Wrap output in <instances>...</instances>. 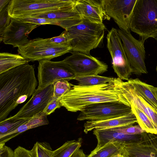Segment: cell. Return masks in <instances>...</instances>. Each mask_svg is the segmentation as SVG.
Masks as SVG:
<instances>
[{"label": "cell", "instance_id": "4dcf8cb0", "mask_svg": "<svg viewBox=\"0 0 157 157\" xmlns=\"http://www.w3.org/2000/svg\"><path fill=\"white\" fill-rule=\"evenodd\" d=\"M35 144L37 157H52L53 151L49 143L36 142Z\"/></svg>", "mask_w": 157, "mask_h": 157}, {"label": "cell", "instance_id": "d590c367", "mask_svg": "<svg viewBox=\"0 0 157 157\" xmlns=\"http://www.w3.org/2000/svg\"><path fill=\"white\" fill-rule=\"evenodd\" d=\"M61 107V106L59 102V98L53 97L49 102L43 112L47 116L54 112L56 109L59 108Z\"/></svg>", "mask_w": 157, "mask_h": 157}, {"label": "cell", "instance_id": "8d00e7d4", "mask_svg": "<svg viewBox=\"0 0 157 157\" xmlns=\"http://www.w3.org/2000/svg\"><path fill=\"white\" fill-rule=\"evenodd\" d=\"M0 157H14V151L5 144H0Z\"/></svg>", "mask_w": 157, "mask_h": 157}, {"label": "cell", "instance_id": "9a60e30c", "mask_svg": "<svg viewBox=\"0 0 157 157\" xmlns=\"http://www.w3.org/2000/svg\"><path fill=\"white\" fill-rule=\"evenodd\" d=\"M123 148L128 157H157V135L144 132L138 140Z\"/></svg>", "mask_w": 157, "mask_h": 157}, {"label": "cell", "instance_id": "7402d4cb", "mask_svg": "<svg viewBox=\"0 0 157 157\" xmlns=\"http://www.w3.org/2000/svg\"><path fill=\"white\" fill-rule=\"evenodd\" d=\"M30 61L21 55L8 52L0 53V74Z\"/></svg>", "mask_w": 157, "mask_h": 157}, {"label": "cell", "instance_id": "f546056e", "mask_svg": "<svg viewBox=\"0 0 157 157\" xmlns=\"http://www.w3.org/2000/svg\"><path fill=\"white\" fill-rule=\"evenodd\" d=\"M53 84L54 87L53 97L59 98L69 91L73 85L65 79L58 80Z\"/></svg>", "mask_w": 157, "mask_h": 157}, {"label": "cell", "instance_id": "603a6c76", "mask_svg": "<svg viewBox=\"0 0 157 157\" xmlns=\"http://www.w3.org/2000/svg\"><path fill=\"white\" fill-rule=\"evenodd\" d=\"M124 145L118 143H109L98 149H94L87 157H112L124 153Z\"/></svg>", "mask_w": 157, "mask_h": 157}, {"label": "cell", "instance_id": "83f0119b", "mask_svg": "<svg viewBox=\"0 0 157 157\" xmlns=\"http://www.w3.org/2000/svg\"><path fill=\"white\" fill-rule=\"evenodd\" d=\"M114 78L104 77L98 75L75 76L73 79L78 82V85L90 86L102 84L113 80Z\"/></svg>", "mask_w": 157, "mask_h": 157}, {"label": "cell", "instance_id": "9c48e42d", "mask_svg": "<svg viewBox=\"0 0 157 157\" xmlns=\"http://www.w3.org/2000/svg\"><path fill=\"white\" fill-rule=\"evenodd\" d=\"M132 111L131 107L124 104L109 102L88 105L81 111L78 121L100 120L119 117Z\"/></svg>", "mask_w": 157, "mask_h": 157}, {"label": "cell", "instance_id": "5bb4252c", "mask_svg": "<svg viewBox=\"0 0 157 157\" xmlns=\"http://www.w3.org/2000/svg\"><path fill=\"white\" fill-rule=\"evenodd\" d=\"M39 25L25 22L11 18L10 23L0 37L3 38L5 44L18 48L26 44L29 41V34Z\"/></svg>", "mask_w": 157, "mask_h": 157}, {"label": "cell", "instance_id": "d6a6232c", "mask_svg": "<svg viewBox=\"0 0 157 157\" xmlns=\"http://www.w3.org/2000/svg\"><path fill=\"white\" fill-rule=\"evenodd\" d=\"M14 157H37L36 144H35L30 150L18 146L14 150Z\"/></svg>", "mask_w": 157, "mask_h": 157}, {"label": "cell", "instance_id": "d4e9b609", "mask_svg": "<svg viewBox=\"0 0 157 157\" xmlns=\"http://www.w3.org/2000/svg\"><path fill=\"white\" fill-rule=\"evenodd\" d=\"M131 107L136 117L137 123L141 128L146 132L157 135V130L147 115L132 102L131 103Z\"/></svg>", "mask_w": 157, "mask_h": 157}, {"label": "cell", "instance_id": "3957f363", "mask_svg": "<svg viewBox=\"0 0 157 157\" xmlns=\"http://www.w3.org/2000/svg\"><path fill=\"white\" fill-rule=\"evenodd\" d=\"M106 29L103 23H94L82 18L80 23L65 30L72 51L90 55V51L102 41Z\"/></svg>", "mask_w": 157, "mask_h": 157}, {"label": "cell", "instance_id": "d6986e66", "mask_svg": "<svg viewBox=\"0 0 157 157\" xmlns=\"http://www.w3.org/2000/svg\"><path fill=\"white\" fill-rule=\"evenodd\" d=\"M127 81V98L129 105L131 106L132 102L143 111L152 121L157 130V110L147 102Z\"/></svg>", "mask_w": 157, "mask_h": 157}, {"label": "cell", "instance_id": "484cf974", "mask_svg": "<svg viewBox=\"0 0 157 157\" xmlns=\"http://www.w3.org/2000/svg\"><path fill=\"white\" fill-rule=\"evenodd\" d=\"M16 19L21 21L35 24L39 25L47 24L57 25L63 28L65 30H67L71 27L73 24L72 19L53 20L40 18L28 17L17 18Z\"/></svg>", "mask_w": 157, "mask_h": 157}, {"label": "cell", "instance_id": "ffe728a7", "mask_svg": "<svg viewBox=\"0 0 157 157\" xmlns=\"http://www.w3.org/2000/svg\"><path fill=\"white\" fill-rule=\"evenodd\" d=\"M49 123L46 114L42 112L30 119L15 130L0 136V144H5L10 139L29 129L48 124Z\"/></svg>", "mask_w": 157, "mask_h": 157}, {"label": "cell", "instance_id": "44dd1931", "mask_svg": "<svg viewBox=\"0 0 157 157\" xmlns=\"http://www.w3.org/2000/svg\"><path fill=\"white\" fill-rule=\"evenodd\" d=\"M127 81L147 102L157 110V98L153 90L154 86L138 78L129 79Z\"/></svg>", "mask_w": 157, "mask_h": 157}, {"label": "cell", "instance_id": "2e32d148", "mask_svg": "<svg viewBox=\"0 0 157 157\" xmlns=\"http://www.w3.org/2000/svg\"><path fill=\"white\" fill-rule=\"evenodd\" d=\"M75 9L82 18L93 22L102 23L110 19L105 13L102 0H76Z\"/></svg>", "mask_w": 157, "mask_h": 157}, {"label": "cell", "instance_id": "b9f144b4", "mask_svg": "<svg viewBox=\"0 0 157 157\" xmlns=\"http://www.w3.org/2000/svg\"><path fill=\"white\" fill-rule=\"evenodd\" d=\"M153 90L157 98V87H153Z\"/></svg>", "mask_w": 157, "mask_h": 157}, {"label": "cell", "instance_id": "1f68e13d", "mask_svg": "<svg viewBox=\"0 0 157 157\" xmlns=\"http://www.w3.org/2000/svg\"><path fill=\"white\" fill-rule=\"evenodd\" d=\"M111 128L119 132L128 135H141L145 132L139 124Z\"/></svg>", "mask_w": 157, "mask_h": 157}, {"label": "cell", "instance_id": "ba28073f", "mask_svg": "<svg viewBox=\"0 0 157 157\" xmlns=\"http://www.w3.org/2000/svg\"><path fill=\"white\" fill-rule=\"evenodd\" d=\"M122 40L127 56L132 70V73L140 75L147 74L145 60L146 52L144 46L145 40H137L131 34L130 31L117 29Z\"/></svg>", "mask_w": 157, "mask_h": 157}, {"label": "cell", "instance_id": "ab89813d", "mask_svg": "<svg viewBox=\"0 0 157 157\" xmlns=\"http://www.w3.org/2000/svg\"><path fill=\"white\" fill-rule=\"evenodd\" d=\"M28 96L27 95H23L20 96L17 100L16 103L18 105L23 103L27 99Z\"/></svg>", "mask_w": 157, "mask_h": 157}, {"label": "cell", "instance_id": "7bdbcfd3", "mask_svg": "<svg viewBox=\"0 0 157 157\" xmlns=\"http://www.w3.org/2000/svg\"><path fill=\"white\" fill-rule=\"evenodd\" d=\"M156 71L157 72V66H156Z\"/></svg>", "mask_w": 157, "mask_h": 157}, {"label": "cell", "instance_id": "e0dca14e", "mask_svg": "<svg viewBox=\"0 0 157 157\" xmlns=\"http://www.w3.org/2000/svg\"><path fill=\"white\" fill-rule=\"evenodd\" d=\"M137 123L132 111L119 117L107 119L87 121L84 125V132H88L96 129H103L132 125Z\"/></svg>", "mask_w": 157, "mask_h": 157}, {"label": "cell", "instance_id": "836d02e7", "mask_svg": "<svg viewBox=\"0 0 157 157\" xmlns=\"http://www.w3.org/2000/svg\"><path fill=\"white\" fill-rule=\"evenodd\" d=\"M8 6L0 11V35L2 36L5 30L9 25L11 17L8 12Z\"/></svg>", "mask_w": 157, "mask_h": 157}, {"label": "cell", "instance_id": "ac0fdd59", "mask_svg": "<svg viewBox=\"0 0 157 157\" xmlns=\"http://www.w3.org/2000/svg\"><path fill=\"white\" fill-rule=\"evenodd\" d=\"M93 132L98 140L97 145L94 149L95 150L110 142L128 144L138 140L141 136V135L125 134L111 128L94 129Z\"/></svg>", "mask_w": 157, "mask_h": 157}, {"label": "cell", "instance_id": "277c9868", "mask_svg": "<svg viewBox=\"0 0 157 157\" xmlns=\"http://www.w3.org/2000/svg\"><path fill=\"white\" fill-rule=\"evenodd\" d=\"M129 29L145 40L157 36V0H137Z\"/></svg>", "mask_w": 157, "mask_h": 157}, {"label": "cell", "instance_id": "4fadbf2b", "mask_svg": "<svg viewBox=\"0 0 157 157\" xmlns=\"http://www.w3.org/2000/svg\"><path fill=\"white\" fill-rule=\"evenodd\" d=\"M137 0H102L106 14L112 18L120 28L130 31V17Z\"/></svg>", "mask_w": 157, "mask_h": 157}, {"label": "cell", "instance_id": "cb8c5ba5", "mask_svg": "<svg viewBox=\"0 0 157 157\" xmlns=\"http://www.w3.org/2000/svg\"><path fill=\"white\" fill-rule=\"evenodd\" d=\"M28 17L40 18L53 20L82 18L75 9L71 10H58L36 14L26 17Z\"/></svg>", "mask_w": 157, "mask_h": 157}, {"label": "cell", "instance_id": "e575fe53", "mask_svg": "<svg viewBox=\"0 0 157 157\" xmlns=\"http://www.w3.org/2000/svg\"><path fill=\"white\" fill-rule=\"evenodd\" d=\"M51 43L58 45H69L70 40L65 30L59 36L48 38Z\"/></svg>", "mask_w": 157, "mask_h": 157}, {"label": "cell", "instance_id": "7c38bea8", "mask_svg": "<svg viewBox=\"0 0 157 157\" xmlns=\"http://www.w3.org/2000/svg\"><path fill=\"white\" fill-rule=\"evenodd\" d=\"M54 85L51 84L36 89L30 99L10 118L30 119L43 112L53 97Z\"/></svg>", "mask_w": 157, "mask_h": 157}, {"label": "cell", "instance_id": "8992f818", "mask_svg": "<svg viewBox=\"0 0 157 157\" xmlns=\"http://www.w3.org/2000/svg\"><path fill=\"white\" fill-rule=\"evenodd\" d=\"M19 54L30 61L51 60L72 51L69 44L58 45L50 42L48 38H36L18 48Z\"/></svg>", "mask_w": 157, "mask_h": 157}, {"label": "cell", "instance_id": "4316f807", "mask_svg": "<svg viewBox=\"0 0 157 157\" xmlns=\"http://www.w3.org/2000/svg\"><path fill=\"white\" fill-rule=\"evenodd\" d=\"M82 139L72 140L65 142L62 145L53 151L52 157H71L81 146Z\"/></svg>", "mask_w": 157, "mask_h": 157}, {"label": "cell", "instance_id": "60d3db41", "mask_svg": "<svg viewBox=\"0 0 157 157\" xmlns=\"http://www.w3.org/2000/svg\"><path fill=\"white\" fill-rule=\"evenodd\" d=\"M112 157H128L124 153H124L122 154H119L117 155H115L113 156Z\"/></svg>", "mask_w": 157, "mask_h": 157}, {"label": "cell", "instance_id": "6da1fadb", "mask_svg": "<svg viewBox=\"0 0 157 157\" xmlns=\"http://www.w3.org/2000/svg\"><path fill=\"white\" fill-rule=\"evenodd\" d=\"M126 94V82L115 78L107 83L96 86L73 85L59 100L61 106L68 111L76 112L88 105L105 102H118L130 106Z\"/></svg>", "mask_w": 157, "mask_h": 157}, {"label": "cell", "instance_id": "8fae6325", "mask_svg": "<svg viewBox=\"0 0 157 157\" xmlns=\"http://www.w3.org/2000/svg\"><path fill=\"white\" fill-rule=\"evenodd\" d=\"M75 75L63 60L52 61L50 60L39 61L37 77L38 88H42L61 79H73Z\"/></svg>", "mask_w": 157, "mask_h": 157}, {"label": "cell", "instance_id": "5b68a950", "mask_svg": "<svg viewBox=\"0 0 157 157\" xmlns=\"http://www.w3.org/2000/svg\"><path fill=\"white\" fill-rule=\"evenodd\" d=\"M76 0H12L8 5L11 18L27 17L30 15L58 10L75 9Z\"/></svg>", "mask_w": 157, "mask_h": 157}, {"label": "cell", "instance_id": "f1b7e54d", "mask_svg": "<svg viewBox=\"0 0 157 157\" xmlns=\"http://www.w3.org/2000/svg\"><path fill=\"white\" fill-rule=\"evenodd\" d=\"M29 119L8 117L0 121V136L15 130Z\"/></svg>", "mask_w": 157, "mask_h": 157}, {"label": "cell", "instance_id": "7a4b0ae2", "mask_svg": "<svg viewBox=\"0 0 157 157\" xmlns=\"http://www.w3.org/2000/svg\"><path fill=\"white\" fill-rule=\"evenodd\" d=\"M37 85L34 66L29 64L0 74V122L18 105L20 96L32 95Z\"/></svg>", "mask_w": 157, "mask_h": 157}, {"label": "cell", "instance_id": "52a82bcc", "mask_svg": "<svg viewBox=\"0 0 157 157\" xmlns=\"http://www.w3.org/2000/svg\"><path fill=\"white\" fill-rule=\"evenodd\" d=\"M107 47L112 60V67L118 78L129 80L132 73L130 65L117 29L113 27L108 31Z\"/></svg>", "mask_w": 157, "mask_h": 157}, {"label": "cell", "instance_id": "30bf717a", "mask_svg": "<svg viewBox=\"0 0 157 157\" xmlns=\"http://www.w3.org/2000/svg\"><path fill=\"white\" fill-rule=\"evenodd\" d=\"M63 61L75 76L98 75L108 68L106 63L96 58L79 52H73Z\"/></svg>", "mask_w": 157, "mask_h": 157}, {"label": "cell", "instance_id": "f35d334b", "mask_svg": "<svg viewBox=\"0 0 157 157\" xmlns=\"http://www.w3.org/2000/svg\"><path fill=\"white\" fill-rule=\"evenodd\" d=\"M10 0H0V11L3 10L8 4H9Z\"/></svg>", "mask_w": 157, "mask_h": 157}, {"label": "cell", "instance_id": "74e56055", "mask_svg": "<svg viewBox=\"0 0 157 157\" xmlns=\"http://www.w3.org/2000/svg\"><path fill=\"white\" fill-rule=\"evenodd\" d=\"M71 157H87L82 150L80 148L76 150Z\"/></svg>", "mask_w": 157, "mask_h": 157}]
</instances>
